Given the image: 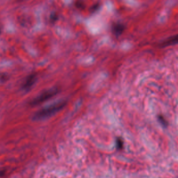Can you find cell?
Returning <instances> with one entry per match:
<instances>
[{"mask_svg":"<svg viewBox=\"0 0 178 178\" xmlns=\"http://www.w3.org/2000/svg\"><path fill=\"white\" fill-rule=\"evenodd\" d=\"M59 92V89L56 88H51L49 90L44 92L42 93L36 97L35 99L30 102V105L31 106H36L40 104H42L47 100L52 98L53 97L56 96Z\"/></svg>","mask_w":178,"mask_h":178,"instance_id":"cell-2","label":"cell"},{"mask_svg":"<svg viewBox=\"0 0 178 178\" xmlns=\"http://www.w3.org/2000/svg\"><path fill=\"white\" fill-rule=\"evenodd\" d=\"M7 76L6 74H0V81H5L7 80Z\"/></svg>","mask_w":178,"mask_h":178,"instance_id":"cell-8","label":"cell"},{"mask_svg":"<svg viewBox=\"0 0 178 178\" xmlns=\"http://www.w3.org/2000/svg\"><path fill=\"white\" fill-rule=\"evenodd\" d=\"M178 43V36L170 37V38L168 39L167 40L164 41L161 44V47H166L171 45H175Z\"/></svg>","mask_w":178,"mask_h":178,"instance_id":"cell-4","label":"cell"},{"mask_svg":"<svg viewBox=\"0 0 178 178\" xmlns=\"http://www.w3.org/2000/svg\"><path fill=\"white\" fill-rule=\"evenodd\" d=\"M158 121L161 123V124L164 127L167 126L168 123L164 118L162 115H159L158 117Z\"/></svg>","mask_w":178,"mask_h":178,"instance_id":"cell-6","label":"cell"},{"mask_svg":"<svg viewBox=\"0 0 178 178\" xmlns=\"http://www.w3.org/2000/svg\"><path fill=\"white\" fill-rule=\"evenodd\" d=\"M124 30V26L120 24H115L112 27V32L117 36H120L123 32Z\"/></svg>","mask_w":178,"mask_h":178,"instance_id":"cell-5","label":"cell"},{"mask_svg":"<svg viewBox=\"0 0 178 178\" xmlns=\"http://www.w3.org/2000/svg\"><path fill=\"white\" fill-rule=\"evenodd\" d=\"M117 147L118 149H121L123 146V142L120 138H118L117 140Z\"/></svg>","mask_w":178,"mask_h":178,"instance_id":"cell-7","label":"cell"},{"mask_svg":"<svg viewBox=\"0 0 178 178\" xmlns=\"http://www.w3.org/2000/svg\"><path fill=\"white\" fill-rule=\"evenodd\" d=\"M66 104L67 102L63 100L54 103L37 112L33 115V118L34 120H41L50 117L63 109Z\"/></svg>","mask_w":178,"mask_h":178,"instance_id":"cell-1","label":"cell"},{"mask_svg":"<svg viewBox=\"0 0 178 178\" xmlns=\"http://www.w3.org/2000/svg\"><path fill=\"white\" fill-rule=\"evenodd\" d=\"M37 80V76L35 74L29 75L25 80L22 85V89L25 91H28L32 88Z\"/></svg>","mask_w":178,"mask_h":178,"instance_id":"cell-3","label":"cell"}]
</instances>
